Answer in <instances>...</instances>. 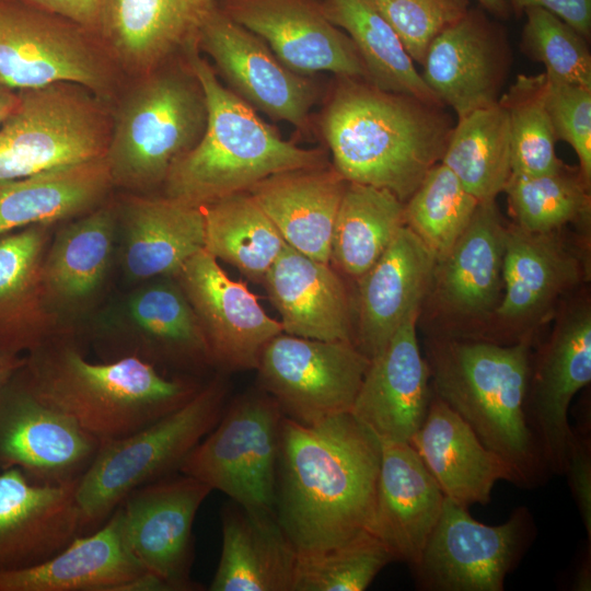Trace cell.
Returning <instances> with one entry per match:
<instances>
[{
    "label": "cell",
    "instance_id": "6da1fadb",
    "mask_svg": "<svg viewBox=\"0 0 591 591\" xmlns=\"http://www.w3.org/2000/svg\"><path fill=\"white\" fill-rule=\"evenodd\" d=\"M380 462L381 441L350 413L315 425L282 417L274 511L297 552L368 530Z\"/></svg>",
    "mask_w": 591,
    "mask_h": 591
},
{
    "label": "cell",
    "instance_id": "7a4b0ae2",
    "mask_svg": "<svg viewBox=\"0 0 591 591\" xmlns=\"http://www.w3.org/2000/svg\"><path fill=\"white\" fill-rule=\"evenodd\" d=\"M445 107L340 77L321 118L333 166L405 202L442 159L455 125Z\"/></svg>",
    "mask_w": 591,
    "mask_h": 591
},
{
    "label": "cell",
    "instance_id": "3957f363",
    "mask_svg": "<svg viewBox=\"0 0 591 591\" xmlns=\"http://www.w3.org/2000/svg\"><path fill=\"white\" fill-rule=\"evenodd\" d=\"M20 374L45 403L100 442L126 437L189 401L201 387L124 356L91 362L72 343L55 341L26 356Z\"/></svg>",
    "mask_w": 591,
    "mask_h": 591
},
{
    "label": "cell",
    "instance_id": "277c9868",
    "mask_svg": "<svg viewBox=\"0 0 591 591\" xmlns=\"http://www.w3.org/2000/svg\"><path fill=\"white\" fill-rule=\"evenodd\" d=\"M183 55L202 88L208 116L200 140L171 166L163 195L200 207L247 192L274 174L327 165L323 150L285 140L223 85L197 40Z\"/></svg>",
    "mask_w": 591,
    "mask_h": 591
},
{
    "label": "cell",
    "instance_id": "5b68a950",
    "mask_svg": "<svg viewBox=\"0 0 591 591\" xmlns=\"http://www.w3.org/2000/svg\"><path fill=\"white\" fill-rule=\"evenodd\" d=\"M427 357L432 393L508 463L517 485L542 482L547 468L525 413L529 341L438 339Z\"/></svg>",
    "mask_w": 591,
    "mask_h": 591
},
{
    "label": "cell",
    "instance_id": "8992f818",
    "mask_svg": "<svg viewBox=\"0 0 591 591\" xmlns=\"http://www.w3.org/2000/svg\"><path fill=\"white\" fill-rule=\"evenodd\" d=\"M207 116L202 88L186 60L128 79L112 104L105 153L114 187L150 194L163 186L173 163L200 140Z\"/></svg>",
    "mask_w": 591,
    "mask_h": 591
},
{
    "label": "cell",
    "instance_id": "52a82bcc",
    "mask_svg": "<svg viewBox=\"0 0 591 591\" xmlns=\"http://www.w3.org/2000/svg\"><path fill=\"white\" fill-rule=\"evenodd\" d=\"M225 397L227 384L216 378L184 405L144 428L102 441L77 483L81 530L105 522L136 488L178 471L219 421Z\"/></svg>",
    "mask_w": 591,
    "mask_h": 591
},
{
    "label": "cell",
    "instance_id": "ba28073f",
    "mask_svg": "<svg viewBox=\"0 0 591 591\" xmlns=\"http://www.w3.org/2000/svg\"><path fill=\"white\" fill-rule=\"evenodd\" d=\"M18 92L16 106L0 125V182L105 157L109 103L70 82Z\"/></svg>",
    "mask_w": 591,
    "mask_h": 591
},
{
    "label": "cell",
    "instance_id": "9c48e42d",
    "mask_svg": "<svg viewBox=\"0 0 591 591\" xmlns=\"http://www.w3.org/2000/svg\"><path fill=\"white\" fill-rule=\"evenodd\" d=\"M0 80L16 91L76 83L112 105L128 79L100 36L22 0H0Z\"/></svg>",
    "mask_w": 591,
    "mask_h": 591
},
{
    "label": "cell",
    "instance_id": "30bf717a",
    "mask_svg": "<svg viewBox=\"0 0 591 591\" xmlns=\"http://www.w3.org/2000/svg\"><path fill=\"white\" fill-rule=\"evenodd\" d=\"M282 417L263 390L241 395L224 408L178 472L243 507L274 511Z\"/></svg>",
    "mask_w": 591,
    "mask_h": 591
},
{
    "label": "cell",
    "instance_id": "8fae6325",
    "mask_svg": "<svg viewBox=\"0 0 591 591\" xmlns=\"http://www.w3.org/2000/svg\"><path fill=\"white\" fill-rule=\"evenodd\" d=\"M534 535V520L525 507L506 522L488 525L445 497L419 560L410 566L416 586L426 591H502Z\"/></svg>",
    "mask_w": 591,
    "mask_h": 591
},
{
    "label": "cell",
    "instance_id": "7c38bea8",
    "mask_svg": "<svg viewBox=\"0 0 591 591\" xmlns=\"http://www.w3.org/2000/svg\"><path fill=\"white\" fill-rule=\"evenodd\" d=\"M369 364L352 341L282 332L265 345L256 370L260 390L285 417L315 425L350 413Z\"/></svg>",
    "mask_w": 591,
    "mask_h": 591
},
{
    "label": "cell",
    "instance_id": "4fadbf2b",
    "mask_svg": "<svg viewBox=\"0 0 591 591\" xmlns=\"http://www.w3.org/2000/svg\"><path fill=\"white\" fill-rule=\"evenodd\" d=\"M211 491L192 476L171 474L136 488L118 506L128 551L170 591L198 589L190 578L193 524Z\"/></svg>",
    "mask_w": 591,
    "mask_h": 591
},
{
    "label": "cell",
    "instance_id": "5bb4252c",
    "mask_svg": "<svg viewBox=\"0 0 591 591\" xmlns=\"http://www.w3.org/2000/svg\"><path fill=\"white\" fill-rule=\"evenodd\" d=\"M227 88L255 111L302 130L309 126L316 90L311 80L288 69L256 34L217 7L197 35Z\"/></svg>",
    "mask_w": 591,
    "mask_h": 591
},
{
    "label": "cell",
    "instance_id": "9a60e30c",
    "mask_svg": "<svg viewBox=\"0 0 591 591\" xmlns=\"http://www.w3.org/2000/svg\"><path fill=\"white\" fill-rule=\"evenodd\" d=\"M20 371L0 387V470L20 468L36 483L79 479L101 442L36 396Z\"/></svg>",
    "mask_w": 591,
    "mask_h": 591
},
{
    "label": "cell",
    "instance_id": "2e32d148",
    "mask_svg": "<svg viewBox=\"0 0 591 591\" xmlns=\"http://www.w3.org/2000/svg\"><path fill=\"white\" fill-rule=\"evenodd\" d=\"M511 60L505 27L484 9L470 8L431 42L421 77L438 101L461 118L499 101Z\"/></svg>",
    "mask_w": 591,
    "mask_h": 591
},
{
    "label": "cell",
    "instance_id": "e0dca14e",
    "mask_svg": "<svg viewBox=\"0 0 591 591\" xmlns=\"http://www.w3.org/2000/svg\"><path fill=\"white\" fill-rule=\"evenodd\" d=\"M175 278L200 323L212 364L227 371L256 369L265 345L282 333L281 323L206 250L192 256Z\"/></svg>",
    "mask_w": 591,
    "mask_h": 591
},
{
    "label": "cell",
    "instance_id": "ac0fdd59",
    "mask_svg": "<svg viewBox=\"0 0 591 591\" xmlns=\"http://www.w3.org/2000/svg\"><path fill=\"white\" fill-rule=\"evenodd\" d=\"M591 381V312L573 306L557 322L530 372L525 413L544 464L564 474L573 434L568 412L573 396Z\"/></svg>",
    "mask_w": 591,
    "mask_h": 591
},
{
    "label": "cell",
    "instance_id": "d6986e66",
    "mask_svg": "<svg viewBox=\"0 0 591 591\" xmlns=\"http://www.w3.org/2000/svg\"><path fill=\"white\" fill-rule=\"evenodd\" d=\"M223 11L260 37L298 74L327 71L367 80L350 37L313 0H228Z\"/></svg>",
    "mask_w": 591,
    "mask_h": 591
},
{
    "label": "cell",
    "instance_id": "ffe728a7",
    "mask_svg": "<svg viewBox=\"0 0 591 591\" xmlns=\"http://www.w3.org/2000/svg\"><path fill=\"white\" fill-rule=\"evenodd\" d=\"M0 591H170L128 551L117 507L105 524L78 535L33 566L0 571Z\"/></svg>",
    "mask_w": 591,
    "mask_h": 591
},
{
    "label": "cell",
    "instance_id": "44dd1931",
    "mask_svg": "<svg viewBox=\"0 0 591 591\" xmlns=\"http://www.w3.org/2000/svg\"><path fill=\"white\" fill-rule=\"evenodd\" d=\"M418 314L409 316L370 359L350 410L381 442H409L433 395L417 340Z\"/></svg>",
    "mask_w": 591,
    "mask_h": 591
},
{
    "label": "cell",
    "instance_id": "7402d4cb",
    "mask_svg": "<svg viewBox=\"0 0 591 591\" xmlns=\"http://www.w3.org/2000/svg\"><path fill=\"white\" fill-rule=\"evenodd\" d=\"M77 483H36L20 468L0 470V571L42 563L82 532Z\"/></svg>",
    "mask_w": 591,
    "mask_h": 591
},
{
    "label": "cell",
    "instance_id": "603a6c76",
    "mask_svg": "<svg viewBox=\"0 0 591 591\" xmlns=\"http://www.w3.org/2000/svg\"><path fill=\"white\" fill-rule=\"evenodd\" d=\"M437 259L405 224L381 257L357 279L354 344L369 359L399 326L419 313L432 283Z\"/></svg>",
    "mask_w": 591,
    "mask_h": 591
},
{
    "label": "cell",
    "instance_id": "cb8c5ba5",
    "mask_svg": "<svg viewBox=\"0 0 591 591\" xmlns=\"http://www.w3.org/2000/svg\"><path fill=\"white\" fill-rule=\"evenodd\" d=\"M121 313L126 324L115 326L112 340L116 358L136 356L155 367L182 369L212 364L200 323L175 277L147 280L128 294Z\"/></svg>",
    "mask_w": 591,
    "mask_h": 591
},
{
    "label": "cell",
    "instance_id": "d4e9b609",
    "mask_svg": "<svg viewBox=\"0 0 591 591\" xmlns=\"http://www.w3.org/2000/svg\"><path fill=\"white\" fill-rule=\"evenodd\" d=\"M50 240L43 224L0 236V352L22 356L66 339L43 277Z\"/></svg>",
    "mask_w": 591,
    "mask_h": 591
},
{
    "label": "cell",
    "instance_id": "484cf974",
    "mask_svg": "<svg viewBox=\"0 0 591 591\" xmlns=\"http://www.w3.org/2000/svg\"><path fill=\"white\" fill-rule=\"evenodd\" d=\"M445 496L408 442H381L373 514L368 531L395 561L415 565L443 509Z\"/></svg>",
    "mask_w": 591,
    "mask_h": 591
},
{
    "label": "cell",
    "instance_id": "4316f807",
    "mask_svg": "<svg viewBox=\"0 0 591 591\" xmlns=\"http://www.w3.org/2000/svg\"><path fill=\"white\" fill-rule=\"evenodd\" d=\"M215 8V0H108L100 37L126 78H138L197 40Z\"/></svg>",
    "mask_w": 591,
    "mask_h": 591
},
{
    "label": "cell",
    "instance_id": "83f0119b",
    "mask_svg": "<svg viewBox=\"0 0 591 591\" xmlns=\"http://www.w3.org/2000/svg\"><path fill=\"white\" fill-rule=\"evenodd\" d=\"M117 211L121 265L135 281L175 277L204 250L205 222L198 206L165 195L126 193Z\"/></svg>",
    "mask_w": 591,
    "mask_h": 591
},
{
    "label": "cell",
    "instance_id": "f1b7e54d",
    "mask_svg": "<svg viewBox=\"0 0 591 591\" xmlns=\"http://www.w3.org/2000/svg\"><path fill=\"white\" fill-rule=\"evenodd\" d=\"M262 283L280 314L283 333L354 343L349 296L331 263L311 258L286 243Z\"/></svg>",
    "mask_w": 591,
    "mask_h": 591
},
{
    "label": "cell",
    "instance_id": "f546056e",
    "mask_svg": "<svg viewBox=\"0 0 591 591\" xmlns=\"http://www.w3.org/2000/svg\"><path fill=\"white\" fill-rule=\"evenodd\" d=\"M408 443L443 495L466 508L488 503L499 480L517 484L508 463L488 449L473 429L434 394L422 424Z\"/></svg>",
    "mask_w": 591,
    "mask_h": 591
},
{
    "label": "cell",
    "instance_id": "4dcf8cb0",
    "mask_svg": "<svg viewBox=\"0 0 591 591\" xmlns=\"http://www.w3.org/2000/svg\"><path fill=\"white\" fill-rule=\"evenodd\" d=\"M346 185L327 164L274 174L247 192L288 245L329 263L334 223Z\"/></svg>",
    "mask_w": 591,
    "mask_h": 591
},
{
    "label": "cell",
    "instance_id": "1f68e13d",
    "mask_svg": "<svg viewBox=\"0 0 591 591\" xmlns=\"http://www.w3.org/2000/svg\"><path fill=\"white\" fill-rule=\"evenodd\" d=\"M297 549L275 511L234 501L222 512V546L210 591H292Z\"/></svg>",
    "mask_w": 591,
    "mask_h": 591
},
{
    "label": "cell",
    "instance_id": "d6a6232c",
    "mask_svg": "<svg viewBox=\"0 0 591 591\" xmlns=\"http://www.w3.org/2000/svg\"><path fill=\"white\" fill-rule=\"evenodd\" d=\"M506 230L495 200L479 201L462 235L436 264L431 286L449 312L473 317L495 311L502 290Z\"/></svg>",
    "mask_w": 591,
    "mask_h": 591
},
{
    "label": "cell",
    "instance_id": "836d02e7",
    "mask_svg": "<svg viewBox=\"0 0 591 591\" xmlns=\"http://www.w3.org/2000/svg\"><path fill=\"white\" fill-rule=\"evenodd\" d=\"M113 188L105 157L0 182V236L76 219L106 201Z\"/></svg>",
    "mask_w": 591,
    "mask_h": 591
},
{
    "label": "cell",
    "instance_id": "e575fe53",
    "mask_svg": "<svg viewBox=\"0 0 591 591\" xmlns=\"http://www.w3.org/2000/svg\"><path fill=\"white\" fill-rule=\"evenodd\" d=\"M117 234V201L109 198L56 232L44 257L43 277L48 300L59 315L84 304L101 289Z\"/></svg>",
    "mask_w": 591,
    "mask_h": 591
},
{
    "label": "cell",
    "instance_id": "d590c367",
    "mask_svg": "<svg viewBox=\"0 0 591 591\" xmlns=\"http://www.w3.org/2000/svg\"><path fill=\"white\" fill-rule=\"evenodd\" d=\"M577 258L554 232L507 227L502 265V296L495 309L507 322H531L579 279Z\"/></svg>",
    "mask_w": 591,
    "mask_h": 591
},
{
    "label": "cell",
    "instance_id": "8d00e7d4",
    "mask_svg": "<svg viewBox=\"0 0 591 591\" xmlns=\"http://www.w3.org/2000/svg\"><path fill=\"white\" fill-rule=\"evenodd\" d=\"M403 225L404 202L392 192L347 182L334 223L329 263L357 280Z\"/></svg>",
    "mask_w": 591,
    "mask_h": 591
},
{
    "label": "cell",
    "instance_id": "74e56055",
    "mask_svg": "<svg viewBox=\"0 0 591 591\" xmlns=\"http://www.w3.org/2000/svg\"><path fill=\"white\" fill-rule=\"evenodd\" d=\"M320 5L331 23L355 44L368 82L387 92L440 103L395 31L372 7L363 0H323Z\"/></svg>",
    "mask_w": 591,
    "mask_h": 591
},
{
    "label": "cell",
    "instance_id": "f35d334b",
    "mask_svg": "<svg viewBox=\"0 0 591 591\" xmlns=\"http://www.w3.org/2000/svg\"><path fill=\"white\" fill-rule=\"evenodd\" d=\"M209 254L262 282L286 242L248 192L200 206Z\"/></svg>",
    "mask_w": 591,
    "mask_h": 591
},
{
    "label": "cell",
    "instance_id": "ab89813d",
    "mask_svg": "<svg viewBox=\"0 0 591 591\" xmlns=\"http://www.w3.org/2000/svg\"><path fill=\"white\" fill-rule=\"evenodd\" d=\"M440 162L476 199L495 200L511 175L509 118L501 103L457 118Z\"/></svg>",
    "mask_w": 591,
    "mask_h": 591
},
{
    "label": "cell",
    "instance_id": "60d3db41",
    "mask_svg": "<svg viewBox=\"0 0 591 591\" xmlns=\"http://www.w3.org/2000/svg\"><path fill=\"white\" fill-rule=\"evenodd\" d=\"M546 74H519L499 102L509 118L511 174L538 176L564 167L545 105Z\"/></svg>",
    "mask_w": 591,
    "mask_h": 591
},
{
    "label": "cell",
    "instance_id": "b9f144b4",
    "mask_svg": "<svg viewBox=\"0 0 591 591\" xmlns=\"http://www.w3.org/2000/svg\"><path fill=\"white\" fill-rule=\"evenodd\" d=\"M478 202L457 177L439 162L404 202L405 224L439 262L462 235Z\"/></svg>",
    "mask_w": 591,
    "mask_h": 591
},
{
    "label": "cell",
    "instance_id": "7bdbcfd3",
    "mask_svg": "<svg viewBox=\"0 0 591 591\" xmlns=\"http://www.w3.org/2000/svg\"><path fill=\"white\" fill-rule=\"evenodd\" d=\"M590 186L579 170L524 176L511 174L503 189L515 224L531 232H555L590 213Z\"/></svg>",
    "mask_w": 591,
    "mask_h": 591
},
{
    "label": "cell",
    "instance_id": "ee69618b",
    "mask_svg": "<svg viewBox=\"0 0 591 591\" xmlns=\"http://www.w3.org/2000/svg\"><path fill=\"white\" fill-rule=\"evenodd\" d=\"M393 561L385 545L364 530L329 548L297 552L292 591H362Z\"/></svg>",
    "mask_w": 591,
    "mask_h": 591
},
{
    "label": "cell",
    "instance_id": "f6af8a7d",
    "mask_svg": "<svg viewBox=\"0 0 591 591\" xmlns=\"http://www.w3.org/2000/svg\"><path fill=\"white\" fill-rule=\"evenodd\" d=\"M521 50L542 62L549 80L591 88V54L588 39L554 13L529 8Z\"/></svg>",
    "mask_w": 591,
    "mask_h": 591
},
{
    "label": "cell",
    "instance_id": "bcb514c9",
    "mask_svg": "<svg viewBox=\"0 0 591 591\" xmlns=\"http://www.w3.org/2000/svg\"><path fill=\"white\" fill-rule=\"evenodd\" d=\"M392 26L414 62L422 66L431 42L461 19L470 0H363Z\"/></svg>",
    "mask_w": 591,
    "mask_h": 591
},
{
    "label": "cell",
    "instance_id": "7dc6e473",
    "mask_svg": "<svg viewBox=\"0 0 591 591\" xmlns=\"http://www.w3.org/2000/svg\"><path fill=\"white\" fill-rule=\"evenodd\" d=\"M545 105L556 139L571 146L579 173L591 183V88L549 80L546 77Z\"/></svg>",
    "mask_w": 591,
    "mask_h": 591
},
{
    "label": "cell",
    "instance_id": "c3c4849f",
    "mask_svg": "<svg viewBox=\"0 0 591 591\" xmlns=\"http://www.w3.org/2000/svg\"><path fill=\"white\" fill-rule=\"evenodd\" d=\"M591 542V444L590 439L573 429L565 473Z\"/></svg>",
    "mask_w": 591,
    "mask_h": 591
},
{
    "label": "cell",
    "instance_id": "681fc988",
    "mask_svg": "<svg viewBox=\"0 0 591 591\" xmlns=\"http://www.w3.org/2000/svg\"><path fill=\"white\" fill-rule=\"evenodd\" d=\"M100 36L108 0H22Z\"/></svg>",
    "mask_w": 591,
    "mask_h": 591
},
{
    "label": "cell",
    "instance_id": "f907efd6",
    "mask_svg": "<svg viewBox=\"0 0 591 591\" xmlns=\"http://www.w3.org/2000/svg\"><path fill=\"white\" fill-rule=\"evenodd\" d=\"M511 12L520 18L529 8L547 10L590 40L591 0H508Z\"/></svg>",
    "mask_w": 591,
    "mask_h": 591
},
{
    "label": "cell",
    "instance_id": "816d5d0a",
    "mask_svg": "<svg viewBox=\"0 0 591 591\" xmlns=\"http://www.w3.org/2000/svg\"><path fill=\"white\" fill-rule=\"evenodd\" d=\"M26 363V357L0 352V387L9 382Z\"/></svg>",
    "mask_w": 591,
    "mask_h": 591
},
{
    "label": "cell",
    "instance_id": "f5cc1de1",
    "mask_svg": "<svg viewBox=\"0 0 591 591\" xmlns=\"http://www.w3.org/2000/svg\"><path fill=\"white\" fill-rule=\"evenodd\" d=\"M19 102V92L0 80V125L14 109Z\"/></svg>",
    "mask_w": 591,
    "mask_h": 591
},
{
    "label": "cell",
    "instance_id": "db71d44e",
    "mask_svg": "<svg viewBox=\"0 0 591 591\" xmlns=\"http://www.w3.org/2000/svg\"><path fill=\"white\" fill-rule=\"evenodd\" d=\"M479 5L498 19H508L511 9L508 0H477Z\"/></svg>",
    "mask_w": 591,
    "mask_h": 591
},
{
    "label": "cell",
    "instance_id": "11a10c76",
    "mask_svg": "<svg viewBox=\"0 0 591 591\" xmlns=\"http://www.w3.org/2000/svg\"><path fill=\"white\" fill-rule=\"evenodd\" d=\"M590 576V556L579 567L577 576L575 578L573 589L578 591H589L591 588Z\"/></svg>",
    "mask_w": 591,
    "mask_h": 591
}]
</instances>
